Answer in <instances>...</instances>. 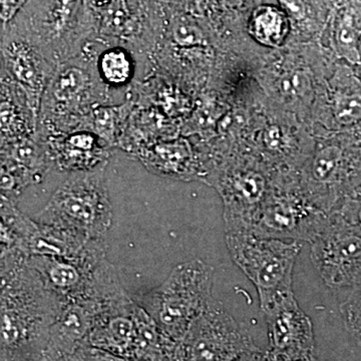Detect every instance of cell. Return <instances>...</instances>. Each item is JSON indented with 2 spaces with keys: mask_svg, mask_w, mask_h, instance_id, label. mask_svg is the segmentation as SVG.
I'll return each instance as SVG.
<instances>
[{
  "mask_svg": "<svg viewBox=\"0 0 361 361\" xmlns=\"http://www.w3.org/2000/svg\"><path fill=\"white\" fill-rule=\"evenodd\" d=\"M307 123L274 108L265 97L252 108L243 142L278 176L298 174L314 146Z\"/></svg>",
  "mask_w": 361,
  "mask_h": 361,
  "instance_id": "9c48e42d",
  "label": "cell"
},
{
  "mask_svg": "<svg viewBox=\"0 0 361 361\" xmlns=\"http://www.w3.org/2000/svg\"><path fill=\"white\" fill-rule=\"evenodd\" d=\"M213 277L212 266L194 259L176 266L163 283L134 299L166 334L180 341L212 302Z\"/></svg>",
  "mask_w": 361,
  "mask_h": 361,
  "instance_id": "52a82bcc",
  "label": "cell"
},
{
  "mask_svg": "<svg viewBox=\"0 0 361 361\" xmlns=\"http://www.w3.org/2000/svg\"><path fill=\"white\" fill-rule=\"evenodd\" d=\"M361 35V4L348 0L332 13L318 42L338 61L361 63L358 44Z\"/></svg>",
  "mask_w": 361,
  "mask_h": 361,
  "instance_id": "603a6c76",
  "label": "cell"
},
{
  "mask_svg": "<svg viewBox=\"0 0 361 361\" xmlns=\"http://www.w3.org/2000/svg\"><path fill=\"white\" fill-rule=\"evenodd\" d=\"M267 324L269 348L275 361H297L314 355V331L293 291L286 292L261 307Z\"/></svg>",
  "mask_w": 361,
  "mask_h": 361,
  "instance_id": "2e32d148",
  "label": "cell"
},
{
  "mask_svg": "<svg viewBox=\"0 0 361 361\" xmlns=\"http://www.w3.org/2000/svg\"><path fill=\"white\" fill-rule=\"evenodd\" d=\"M59 361H63V360H59Z\"/></svg>",
  "mask_w": 361,
  "mask_h": 361,
  "instance_id": "74e56055",
  "label": "cell"
},
{
  "mask_svg": "<svg viewBox=\"0 0 361 361\" xmlns=\"http://www.w3.org/2000/svg\"><path fill=\"white\" fill-rule=\"evenodd\" d=\"M233 361H275L268 351H262L260 348L252 349L243 353Z\"/></svg>",
  "mask_w": 361,
  "mask_h": 361,
  "instance_id": "d6a6232c",
  "label": "cell"
},
{
  "mask_svg": "<svg viewBox=\"0 0 361 361\" xmlns=\"http://www.w3.org/2000/svg\"><path fill=\"white\" fill-rule=\"evenodd\" d=\"M111 104L115 99L99 80L90 54L82 51L56 66L42 97L37 133L84 130L94 109Z\"/></svg>",
  "mask_w": 361,
  "mask_h": 361,
  "instance_id": "277c9868",
  "label": "cell"
},
{
  "mask_svg": "<svg viewBox=\"0 0 361 361\" xmlns=\"http://www.w3.org/2000/svg\"><path fill=\"white\" fill-rule=\"evenodd\" d=\"M1 145L37 135L39 115L20 92L1 82Z\"/></svg>",
  "mask_w": 361,
  "mask_h": 361,
  "instance_id": "4316f807",
  "label": "cell"
},
{
  "mask_svg": "<svg viewBox=\"0 0 361 361\" xmlns=\"http://www.w3.org/2000/svg\"><path fill=\"white\" fill-rule=\"evenodd\" d=\"M133 108V101L97 106L85 120L84 130H90L99 135L111 149L118 148Z\"/></svg>",
  "mask_w": 361,
  "mask_h": 361,
  "instance_id": "83f0119b",
  "label": "cell"
},
{
  "mask_svg": "<svg viewBox=\"0 0 361 361\" xmlns=\"http://www.w3.org/2000/svg\"><path fill=\"white\" fill-rule=\"evenodd\" d=\"M97 75L116 104L130 101L137 85L155 71L153 59L125 47L96 37L85 45Z\"/></svg>",
  "mask_w": 361,
  "mask_h": 361,
  "instance_id": "e0dca14e",
  "label": "cell"
},
{
  "mask_svg": "<svg viewBox=\"0 0 361 361\" xmlns=\"http://www.w3.org/2000/svg\"><path fill=\"white\" fill-rule=\"evenodd\" d=\"M137 159L153 174L170 179L201 180L200 156L196 145L190 137L179 135L170 140H161L140 149Z\"/></svg>",
  "mask_w": 361,
  "mask_h": 361,
  "instance_id": "ffe728a7",
  "label": "cell"
},
{
  "mask_svg": "<svg viewBox=\"0 0 361 361\" xmlns=\"http://www.w3.org/2000/svg\"><path fill=\"white\" fill-rule=\"evenodd\" d=\"M106 167L71 173L56 188L35 220L87 239H104L113 223Z\"/></svg>",
  "mask_w": 361,
  "mask_h": 361,
  "instance_id": "ba28073f",
  "label": "cell"
},
{
  "mask_svg": "<svg viewBox=\"0 0 361 361\" xmlns=\"http://www.w3.org/2000/svg\"><path fill=\"white\" fill-rule=\"evenodd\" d=\"M297 361H319L316 358L315 355L310 356V357L304 358V360H297Z\"/></svg>",
  "mask_w": 361,
  "mask_h": 361,
  "instance_id": "836d02e7",
  "label": "cell"
},
{
  "mask_svg": "<svg viewBox=\"0 0 361 361\" xmlns=\"http://www.w3.org/2000/svg\"><path fill=\"white\" fill-rule=\"evenodd\" d=\"M329 218L304 193L298 174L279 176L252 232L265 238L311 243Z\"/></svg>",
  "mask_w": 361,
  "mask_h": 361,
  "instance_id": "8fae6325",
  "label": "cell"
},
{
  "mask_svg": "<svg viewBox=\"0 0 361 361\" xmlns=\"http://www.w3.org/2000/svg\"><path fill=\"white\" fill-rule=\"evenodd\" d=\"M51 169V160L39 134L1 145V171L25 189L42 182Z\"/></svg>",
  "mask_w": 361,
  "mask_h": 361,
  "instance_id": "7402d4cb",
  "label": "cell"
},
{
  "mask_svg": "<svg viewBox=\"0 0 361 361\" xmlns=\"http://www.w3.org/2000/svg\"><path fill=\"white\" fill-rule=\"evenodd\" d=\"M358 51H360V56L361 59V35L360 37V44H358Z\"/></svg>",
  "mask_w": 361,
  "mask_h": 361,
  "instance_id": "e575fe53",
  "label": "cell"
},
{
  "mask_svg": "<svg viewBox=\"0 0 361 361\" xmlns=\"http://www.w3.org/2000/svg\"><path fill=\"white\" fill-rule=\"evenodd\" d=\"M277 175L243 141L205 159L202 183L222 199L226 234L252 232Z\"/></svg>",
  "mask_w": 361,
  "mask_h": 361,
  "instance_id": "3957f363",
  "label": "cell"
},
{
  "mask_svg": "<svg viewBox=\"0 0 361 361\" xmlns=\"http://www.w3.org/2000/svg\"><path fill=\"white\" fill-rule=\"evenodd\" d=\"M337 61L319 42H293L263 56L254 75L268 104L310 126L318 92Z\"/></svg>",
  "mask_w": 361,
  "mask_h": 361,
  "instance_id": "7a4b0ae2",
  "label": "cell"
},
{
  "mask_svg": "<svg viewBox=\"0 0 361 361\" xmlns=\"http://www.w3.org/2000/svg\"><path fill=\"white\" fill-rule=\"evenodd\" d=\"M135 339L130 361H180V341L169 336L137 303Z\"/></svg>",
  "mask_w": 361,
  "mask_h": 361,
  "instance_id": "484cf974",
  "label": "cell"
},
{
  "mask_svg": "<svg viewBox=\"0 0 361 361\" xmlns=\"http://www.w3.org/2000/svg\"><path fill=\"white\" fill-rule=\"evenodd\" d=\"M1 30V82L25 97L39 116L42 97L58 66L13 26Z\"/></svg>",
  "mask_w": 361,
  "mask_h": 361,
  "instance_id": "5bb4252c",
  "label": "cell"
},
{
  "mask_svg": "<svg viewBox=\"0 0 361 361\" xmlns=\"http://www.w3.org/2000/svg\"><path fill=\"white\" fill-rule=\"evenodd\" d=\"M132 296L106 299L82 297L66 301L51 329L47 357L63 360L87 342L92 330L106 313L127 302Z\"/></svg>",
  "mask_w": 361,
  "mask_h": 361,
  "instance_id": "ac0fdd59",
  "label": "cell"
},
{
  "mask_svg": "<svg viewBox=\"0 0 361 361\" xmlns=\"http://www.w3.org/2000/svg\"><path fill=\"white\" fill-rule=\"evenodd\" d=\"M63 361H130L128 358L122 357L104 350V349L96 348L89 342L80 345L75 349L73 353Z\"/></svg>",
  "mask_w": 361,
  "mask_h": 361,
  "instance_id": "4dcf8cb0",
  "label": "cell"
},
{
  "mask_svg": "<svg viewBox=\"0 0 361 361\" xmlns=\"http://www.w3.org/2000/svg\"><path fill=\"white\" fill-rule=\"evenodd\" d=\"M334 212L361 231V185L342 200Z\"/></svg>",
  "mask_w": 361,
  "mask_h": 361,
  "instance_id": "f546056e",
  "label": "cell"
},
{
  "mask_svg": "<svg viewBox=\"0 0 361 361\" xmlns=\"http://www.w3.org/2000/svg\"><path fill=\"white\" fill-rule=\"evenodd\" d=\"M61 299L25 262L1 267L0 361H44Z\"/></svg>",
  "mask_w": 361,
  "mask_h": 361,
  "instance_id": "6da1fadb",
  "label": "cell"
},
{
  "mask_svg": "<svg viewBox=\"0 0 361 361\" xmlns=\"http://www.w3.org/2000/svg\"><path fill=\"white\" fill-rule=\"evenodd\" d=\"M247 39L262 54L284 49L294 42V26L290 16L279 4H256L247 14Z\"/></svg>",
  "mask_w": 361,
  "mask_h": 361,
  "instance_id": "44dd1931",
  "label": "cell"
},
{
  "mask_svg": "<svg viewBox=\"0 0 361 361\" xmlns=\"http://www.w3.org/2000/svg\"><path fill=\"white\" fill-rule=\"evenodd\" d=\"M39 135L52 169L70 174L108 165L114 149L90 130Z\"/></svg>",
  "mask_w": 361,
  "mask_h": 361,
  "instance_id": "d6986e66",
  "label": "cell"
},
{
  "mask_svg": "<svg viewBox=\"0 0 361 361\" xmlns=\"http://www.w3.org/2000/svg\"><path fill=\"white\" fill-rule=\"evenodd\" d=\"M235 264L257 289L260 307L292 290L294 267L302 243L265 238L253 232L226 234Z\"/></svg>",
  "mask_w": 361,
  "mask_h": 361,
  "instance_id": "30bf717a",
  "label": "cell"
},
{
  "mask_svg": "<svg viewBox=\"0 0 361 361\" xmlns=\"http://www.w3.org/2000/svg\"><path fill=\"white\" fill-rule=\"evenodd\" d=\"M310 245L311 261L329 288L348 292L360 281L361 231L338 213L329 214Z\"/></svg>",
  "mask_w": 361,
  "mask_h": 361,
  "instance_id": "4fadbf2b",
  "label": "cell"
},
{
  "mask_svg": "<svg viewBox=\"0 0 361 361\" xmlns=\"http://www.w3.org/2000/svg\"><path fill=\"white\" fill-rule=\"evenodd\" d=\"M30 0H0L1 2V27L11 23L25 8Z\"/></svg>",
  "mask_w": 361,
  "mask_h": 361,
  "instance_id": "1f68e13d",
  "label": "cell"
},
{
  "mask_svg": "<svg viewBox=\"0 0 361 361\" xmlns=\"http://www.w3.org/2000/svg\"><path fill=\"white\" fill-rule=\"evenodd\" d=\"M314 135L299 184L317 208L331 214L361 185V135L356 130Z\"/></svg>",
  "mask_w": 361,
  "mask_h": 361,
  "instance_id": "8992f818",
  "label": "cell"
},
{
  "mask_svg": "<svg viewBox=\"0 0 361 361\" xmlns=\"http://www.w3.org/2000/svg\"><path fill=\"white\" fill-rule=\"evenodd\" d=\"M356 68H357L358 73H360L361 77V63H360V65H356Z\"/></svg>",
  "mask_w": 361,
  "mask_h": 361,
  "instance_id": "d590c367",
  "label": "cell"
},
{
  "mask_svg": "<svg viewBox=\"0 0 361 361\" xmlns=\"http://www.w3.org/2000/svg\"><path fill=\"white\" fill-rule=\"evenodd\" d=\"M356 130H357V132L360 133V134L361 135V126H360V127H358L357 129H356Z\"/></svg>",
  "mask_w": 361,
  "mask_h": 361,
  "instance_id": "8d00e7d4",
  "label": "cell"
},
{
  "mask_svg": "<svg viewBox=\"0 0 361 361\" xmlns=\"http://www.w3.org/2000/svg\"><path fill=\"white\" fill-rule=\"evenodd\" d=\"M7 25L32 40L56 66L75 58L97 37L87 0H30Z\"/></svg>",
  "mask_w": 361,
  "mask_h": 361,
  "instance_id": "5b68a950",
  "label": "cell"
},
{
  "mask_svg": "<svg viewBox=\"0 0 361 361\" xmlns=\"http://www.w3.org/2000/svg\"><path fill=\"white\" fill-rule=\"evenodd\" d=\"M134 298L118 306L99 319L90 332L87 342L96 348L130 360L135 339Z\"/></svg>",
  "mask_w": 361,
  "mask_h": 361,
  "instance_id": "d4e9b609",
  "label": "cell"
},
{
  "mask_svg": "<svg viewBox=\"0 0 361 361\" xmlns=\"http://www.w3.org/2000/svg\"><path fill=\"white\" fill-rule=\"evenodd\" d=\"M23 248L28 258L75 257L82 252L90 239L82 235L30 219L25 215L23 224Z\"/></svg>",
  "mask_w": 361,
  "mask_h": 361,
  "instance_id": "cb8c5ba5",
  "label": "cell"
},
{
  "mask_svg": "<svg viewBox=\"0 0 361 361\" xmlns=\"http://www.w3.org/2000/svg\"><path fill=\"white\" fill-rule=\"evenodd\" d=\"M341 312L344 326L361 348V280L348 292Z\"/></svg>",
  "mask_w": 361,
  "mask_h": 361,
  "instance_id": "f1b7e54d",
  "label": "cell"
},
{
  "mask_svg": "<svg viewBox=\"0 0 361 361\" xmlns=\"http://www.w3.org/2000/svg\"><path fill=\"white\" fill-rule=\"evenodd\" d=\"M313 134L348 132L361 126V77L356 65L338 61L319 92L312 111Z\"/></svg>",
  "mask_w": 361,
  "mask_h": 361,
  "instance_id": "9a60e30c",
  "label": "cell"
},
{
  "mask_svg": "<svg viewBox=\"0 0 361 361\" xmlns=\"http://www.w3.org/2000/svg\"><path fill=\"white\" fill-rule=\"evenodd\" d=\"M255 348L246 330L214 299L180 341V361H233Z\"/></svg>",
  "mask_w": 361,
  "mask_h": 361,
  "instance_id": "7c38bea8",
  "label": "cell"
}]
</instances>
